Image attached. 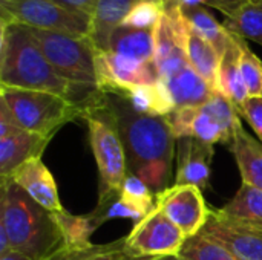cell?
<instances>
[{"label":"cell","mask_w":262,"mask_h":260,"mask_svg":"<svg viewBox=\"0 0 262 260\" xmlns=\"http://www.w3.org/2000/svg\"><path fill=\"white\" fill-rule=\"evenodd\" d=\"M107 98L118 120L129 175L140 178L155 195L169 188L177 138L166 116L138 113L120 95L107 93Z\"/></svg>","instance_id":"1"},{"label":"cell","mask_w":262,"mask_h":260,"mask_svg":"<svg viewBox=\"0 0 262 260\" xmlns=\"http://www.w3.org/2000/svg\"><path fill=\"white\" fill-rule=\"evenodd\" d=\"M0 86L52 92L84 107L98 87L63 80L38 48L31 28L17 21L0 25Z\"/></svg>","instance_id":"2"},{"label":"cell","mask_w":262,"mask_h":260,"mask_svg":"<svg viewBox=\"0 0 262 260\" xmlns=\"http://www.w3.org/2000/svg\"><path fill=\"white\" fill-rule=\"evenodd\" d=\"M0 225L5 227L11 247L34 260H45L64 242L51 211L37 204L11 178H2Z\"/></svg>","instance_id":"3"},{"label":"cell","mask_w":262,"mask_h":260,"mask_svg":"<svg viewBox=\"0 0 262 260\" xmlns=\"http://www.w3.org/2000/svg\"><path fill=\"white\" fill-rule=\"evenodd\" d=\"M81 120L88 124L89 143L100 173L98 199H103L118 193L129 175L118 120L107 93L100 90L84 106Z\"/></svg>","instance_id":"4"},{"label":"cell","mask_w":262,"mask_h":260,"mask_svg":"<svg viewBox=\"0 0 262 260\" xmlns=\"http://www.w3.org/2000/svg\"><path fill=\"white\" fill-rule=\"evenodd\" d=\"M0 100L18 127L49 139L69 121L81 118L84 109L52 92L6 86H0Z\"/></svg>","instance_id":"5"},{"label":"cell","mask_w":262,"mask_h":260,"mask_svg":"<svg viewBox=\"0 0 262 260\" xmlns=\"http://www.w3.org/2000/svg\"><path fill=\"white\" fill-rule=\"evenodd\" d=\"M166 120L177 139L193 136L212 146L232 144L235 132L243 126L236 104L220 92L203 106L175 109Z\"/></svg>","instance_id":"6"},{"label":"cell","mask_w":262,"mask_h":260,"mask_svg":"<svg viewBox=\"0 0 262 260\" xmlns=\"http://www.w3.org/2000/svg\"><path fill=\"white\" fill-rule=\"evenodd\" d=\"M31 32L54 70L66 81L97 87V51L88 37L31 28Z\"/></svg>","instance_id":"7"},{"label":"cell","mask_w":262,"mask_h":260,"mask_svg":"<svg viewBox=\"0 0 262 260\" xmlns=\"http://www.w3.org/2000/svg\"><path fill=\"white\" fill-rule=\"evenodd\" d=\"M21 23L34 29L88 37L91 17L64 9L54 0H12L0 5V25Z\"/></svg>","instance_id":"8"},{"label":"cell","mask_w":262,"mask_h":260,"mask_svg":"<svg viewBox=\"0 0 262 260\" xmlns=\"http://www.w3.org/2000/svg\"><path fill=\"white\" fill-rule=\"evenodd\" d=\"M186 241L183 231L158 205L141 221L135 222L126 238L127 247L144 257L180 256Z\"/></svg>","instance_id":"9"},{"label":"cell","mask_w":262,"mask_h":260,"mask_svg":"<svg viewBox=\"0 0 262 260\" xmlns=\"http://www.w3.org/2000/svg\"><path fill=\"white\" fill-rule=\"evenodd\" d=\"M97 87L104 93L124 95L160 80L154 61H141L114 52H97Z\"/></svg>","instance_id":"10"},{"label":"cell","mask_w":262,"mask_h":260,"mask_svg":"<svg viewBox=\"0 0 262 260\" xmlns=\"http://www.w3.org/2000/svg\"><path fill=\"white\" fill-rule=\"evenodd\" d=\"M189 23L178 5L166 6V11L154 28L155 55L154 63L161 80L170 78L186 66H189L186 55V37Z\"/></svg>","instance_id":"11"},{"label":"cell","mask_w":262,"mask_h":260,"mask_svg":"<svg viewBox=\"0 0 262 260\" xmlns=\"http://www.w3.org/2000/svg\"><path fill=\"white\" fill-rule=\"evenodd\" d=\"M157 205L167 218L183 231L186 239H190L203 231L210 211L201 188L195 185H170L155 195Z\"/></svg>","instance_id":"12"},{"label":"cell","mask_w":262,"mask_h":260,"mask_svg":"<svg viewBox=\"0 0 262 260\" xmlns=\"http://www.w3.org/2000/svg\"><path fill=\"white\" fill-rule=\"evenodd\" d=\"M230 251L239 260H262V227L241 222L212 210L210 218L200 233Z\"/></svg>","instance_id":"13"},{"label":"cell","mask_w":262,"mask_h":260,"mask_svg":"<svg viewBox=\"0 0 262 260\" xmlns=\"http://www.w3.org/2000/svg\"><path fill=\"white\" fill-rule=\"evenodd\" d=\"M213 155V146L201 139H196L193 136L177 139V170L173 184L195 185L204 190L210 181Z\"/></svg>","instance_id":"14"},{"label":"cell","mask_w":262,"mask_h":260,"mask_svg":"<svg viewBox=\"0 0 262 260\" xmlns=\"http://www.w3.org/2000/svg\"><path fill=\"white\" fill-rule=\"evenodd\" d=\"M49 138L28 132L18 126L0 133V176L9 178L31 159L41 158Z\"/></svg>","instance_id":"15"},{"label":"cell","mask_w":262,"mask_h":260,"mask_svg":"<svg viewBox=\"0 0 262 260\" xmlns=\"http://www.w3.org/2000/svg\"><path fill=\"white\" fill-rule=\"evenodd\" d=\"M9 178L48 211L60 213L64 210L58 198L54 176L41 162V158L25 162Z\"/></svg>","instance_id":"16"},{"label":"cell","mask_w":262,"mask_h":260,"mask_svg":"<svg viewBox=\"0 0 262 260\" xmlns=\"http://www.w3.org/2000/svg\"><path fill=\"white\" fill-rule=\"evenodd\" d=\"M140 0H98L91 17L89 41L97 52H107L109 41L117 28H120L132 8Z\"/></svg>","instance_id":"17"},{"label":"cell","mask_w":262,"mask_h":260,"mask_svg":"<svg viewBox=\"0 0 262 260\" xmlns=\"http://www.w3.org/2000/svg\"><path fill=\"white\" fill-rule=\"evenodd\" d=\"M163 81L175 109L203 106L215 93L212 86L196 70H193L190 64Z\"/></svg>","instance_id":"18"},{"label":"cell","mask_w":262,"mask_h":260,"mask_svg":"<svg viewBox=\"0 0 262 260\" xmlns=\"http://www.w3.org/2000/svg\"><path fill=\"white\" fill-rule=\"evenodd\" d=\"M232 155L236 159L243 184L262 190V143L253 138L241 126L230 144Z\"/></svg>","instance_id":"19"},{"label":"cell","mask_w":262,"mask_h":260,"mask_svg":"<svg viewBox=\"0 0 262 260\" xmlns=\"http://www.w3.org/2000/svg\"><path fill=\"white\" fill-rule=\"evenodd\" d=\"M230 43L226 52L221 57L220 70H218V81H216V92L226 95L230 101L238 106L244 104L249 98L247 87L244 84L241 69H239V44L238 37L230 34Z\"/></svg>","instance_id":"20"},{"label":"cell","mask_w":262,"mask_h":260,"mask_svg":"<svg viewBox=\"0 0 262 260\" xmlns=\"http://www.w3.org/2000/svg\"><path fill=\"white\" fill-rule=\"evenodd\" d=\"M107 52H114L141 61H154V29H138L121 25L112 34Z\"/></svg>","instance_id":"21"},{"label":"cell","mask_w":262,"mask_h":260,"mask_svg":"<svg viewBox=\"0 0 262 260\" xmlns=\"http://www.w3.org/2000/svg\"><path fill=\"white\" fill-rule=\"evenodd\" d=\"M186 55L190 67L196 70L216 92L221 57L207 40H204L196 31L192 29L190 25L186 37Z\"/></svg>","instance_id":"22"},{"label":"cell","mask_w":262,"mask_h":260,"mask_svg":"<svg viewBox=\"0 0 262 260\" xmlns=\"http://www.w3.org/2000/svg\"><path fill=\"white\" fill-rule=\"evenodd\" d=\"M120 97H124L129 101V104L138 113H143V115L167 116L170 112L175 110L173 101L161 78L154 84L138 86Z\"/></svg>","instance_id":"23"},{"label":"cell","mask_w":262,"mask_h":260,"mask_svg":"<svg viewBox=\"0 0 262 260\" xmlns=\"http://www.w3.org/2000/svg\"><path fill=\"white\" fill-rule=\"evenodd\" d=\"M181 11L192 29L196 31L204 40H207L216 49L220 57H223L232 37L230 32L224 28V25L218 23L213 14L207 9V6L181 8Z\"/></svg>","instance_id":"24"},{"label":"cell","mask_w":262,"mask_h":260,"mask_svg":"<svg viewBox=\"0 0 262 260\" xmlns=\"http://www.w3.org/2000/svg\"><path fill=\"white\" fill-rule=\"evenodd\" d=\"M224 28L241 38H249L262 46V0H253L224 15Z\"/></svg>","instance_id":"25"},{"label":"cell","mask_w":262,"mask_h":260,"mask_svg":"<svg viewBox=\"0 0 262 260\" xmlns=\"http://www.w3.org/2000/svg\"><path fill=\"white\" fill-rule=\"evenodd\" d=\"M220 210L232 219L262 227V190L243 184L236 195Z\"/></svg>","instance_id":"26"},{"label":"cell","mask_w":262,"mask_h":260,"mask_svg":"<svg viewBox=\"0 0 262 260\" xmlns=\"http://www.w3.org/2000/svg\"><path fill=\"white\" fill-rule=\"evenodd\" d=\"M52 215L58 224L60 231H61L63 242H64L63 247L84 248V247L92 245L91 238L98 227L92 221L91 215L74 216V215L68 213L66 210H63L60 213H52Z\"/></svg>","instance_id":"27"},{"label":"cell","mask_w":262,"mask_h":260,"mask_svg":"<svg viewBox=\"0 0 262 260\" xmlns=\"http://www.w3.org/2000/svg\"><path fill=\"white\" fill-rule=\"evenodd\" d=\"M130 253L126 244V238L117 239L111 244L89 245L84 248H68L61 247L52 256L45 260H118Z\"/></svg>","instance_id":"28"},{"label":"cell","mask_w":262,"mask_h":260,"mask_svg":"<svg viewBox=\"0 0 262 260\" xmlns=\"http://www.w3.org/2000/svg\"><path fill=\"white\" fill-rule=\"evenodd\" d=\"M238 44H239V69L249 92V98L262 97L261 58L250 49V46L244 38L238 37Z\"/></svg>","instance_id":"29"},{"label":"cell","mask_w":262,"mask_h":260,"mask_svg":"<svg viewBox=\"0 0 262 260\" xmlns=\"http://www.w3.org/2000/svg\"><path fill=\"white\" fill-rule=\"evenodd\" d=\"M180 256L184 260H239L216 242L196 234L186 241Z\"/></svg>","instance_id":"30"},{"label":"cell","mask_w":262,"mask_h":260,"mask_svg":"<svg viewBox=\"0 0 262 260\" xmlns=\"http://www.w3.org/2000/svg\"><path fill=\"white\" fill-rule=\"evenodd\" d=\"M166 5L160 0H140L132 8L123 25L138 29H154L161 20Z\"/></svg>","instance_id":"31"},{"label":"cell","mask_w":262,"mask_h":260,"mask_svg":"<svg viewBox=\"0 0 262 260\" xmlns=\"http://www.w3.org/2000/svg\"><path fill=\"white\" fill-rule=\"evenodd\" d=\"M121 195L124 198H127L130 202H134L135 205L141 207L144 211H152L157 205V198L155 193L137 176L134 175H127L123 185H121Z\"/></svg>","instance_id":"32"},{"label":"cell","mask_w":262,"mask_h":260,"mask_svg":"<svg viewBox=\"0 0 262 260\" xmlns=\"http://www.w3.org/2000/svg\"><path fill=\"white\" fill-rule=\"evenodd\" d=\"M238 112L247 120L262 143V97L247 98L244 104L238 106Z\"/></svg>","instance_id":"33"},{"label":"cell","mask_w":262,"mask_h":260,"mask_svg":"<svg viewBox=\"0 0 262 260\" xmlns=\"http://www.w3.org/2000/svg\"><path fill=\"white\" fill-rule=\"evenodd\" d=\"M54 2L68 11H72L77 14H84L89 17H92L95 8L98 5V0H54Z\"/></svg>","instance_id":"34"},{"label":"cell","mask_w":262,"mask_h":260,"mask_svg":"<svg viewBox=\"0 0 262 260\" xmlns=\"http://www.w3.org/2000/svg\"><path fill=\"white\" fill-rule=\"evenodd\" d=\"M249 2H253V0H207L206 6H212V8H216L220 9L224 15L233 12L235 9L241 8L243 5L249 3Z\"/></svg>","instance_id":"35"},{"label":"cell","mask_w":262,"mask_h":260,"mask_svg":"<svg viewBox=\"0 0 262 260\" xmlns=\"http://www.w3.org/2000/svg\"><path fill=\"white\" fill-rule=\"evenodd\" d=\"M12 247H11V242H9V238H8V233L5 230L3 225H0V256L11 251Z\"/></svg>","instance_id":"36"},{"label":"cell","mask_w":262,"mask_h":260,"mask_svg":"<svg viewBox=\"0 0 262 260\" xmlns=\"http://www.w3.org/2000/svg\"><path fill=\"white\" fill-rule=\"evenodd\" d=\"M0 260H34V259H31L29 256H26V254H23V253H20V251L11 250V251H8V253L2 254V256H0Z\"/></svg>","instance_id":"37"},{"label":"cell","mask_w":262,"mask_h":260,"mask_svg":"<svg viewBox=\"0 0 262 260\" xmlns=\"http://www.w3.org/2000/svg\"><path fill=\"white\" fill-rule=\"evenodd\" d=\"M207 0H177V5L181 8H193V6H206Z\"/></svg>","instance_id":"38"},{"label":"cell","mask_w":262,"mask_h":260,"mask_svg":"<svg viewBox=\"0 0 262 260\" xmlns=\"http://www.w3.org/2000/svg\"><path fill=\"white\" fill-rule=\"evenodd\" d=\"M152 259V257H144V256H140V254H137V253H134L132 250H130V253H127L126 256H123L121 259L118 260H149Z\"/></svg>","instance_id":"39"},{"label":"cell","mask_w":262,"mask_h":260,"mask_svg":"<svg viewBox=\"0 0 262 260\" xmlns=\"http://www.w3.org/2000/svg\"><path fill=\"white\" fill-rule=\"evenodd\" d=\"M149 260H184L181 256H161V257H152Z\"/></svg>","instance_id":"40"},{"label":"cell","mask_w":262,"mask_h":260,"mask_svg":"<svg viewBox=\"0 0 262 260\" xmlns=\"http://www.w3.org/2000/svg\"><path fill=\"white\" fill-rule=\"evenodd\" d=\"M9 2H12V0H0V5H8Z\"/></svg>","instance_id":"41"}]
</instances>
